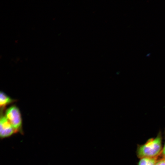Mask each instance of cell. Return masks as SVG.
I'll use <instances>...</instances> for the list:
<instances>
[{"label":"cell","mask_w":165,"mask_h":165,"mask_svg":"<svg viewBox=\"0 0 165 165\" xmlns=\"http://www.w3.org/2000/svg\"><path fill=\"white\" fill-rule=\"evenodd\" d=\"M162 140V132L160 130L156 137L148 139L144 144H138L136 151L137 157L140 159L160 155L163 148Z\"/></svg>","instance_id":"obj_1"},{"label":"cell","mask_w":165,"mask_h":165,"mask_svg":"<svg viewBox=\"0 0 165 165\" xmlns=\"http://www.w3.org/2000/svg\"><path fill=\"white\" fill-rule=\"evenodd\" d=\"M5 116L16 132L21 130V116L20 112L17 107L13 106L8 108L6 112Z\"/></svg>","instance_id":"obj_2"},{"label":"cell","mask_w":165,"mask_h":165,"mask_svg":"<svg viewBox=\"0 0 165 165\" xmlns=\"http://www.w3.org/2000/svg\"><path fill=\"white\" fill-rule=\"evenodd\" d=\"M16 131L6 117L1 116L0 120V136L1 138H4L12 135Z\"/></svg>","instance_id":"obj_3"},{"label":"cell","mask_w":165,"mask_h":165,"mask_svg":"<svg viewBox=\"0 0 165 165\" xmlns=\"http://www.w3.org/2000/svg\"><path fill=\"white\" fill-rule=\"evenodd\" d=\"M160 155L155 157H145L139 159L137 165H155Z\"/></svg>","instance_id":"obj_4"},{"label":"cell","mask_w":165,"mask_h":165,"mask_svg":"<svg viewBox=\"0 0 165 165\" xmlns=\"http://www.w3.org/2000/svg\"><path fill=\"white\" fill-rule=\"evenodd\" d=\"M14 101L3 92L0 93V106L1 108H4L6 105L12 103Z\"/></svg>","instance_id":"obj_5"},{"label":"cell","mask_w":165,"mask_h":165,"mask_svg":"<svg viewBox=\"0 0 165 165\" xmlns=\"http://www.w3.org/2000/svg\"><path fill=\"white\" fill-rule=\"evenodd\" d=\"M155 165H165V158L162 156L161 154Z\"/></svg>","instance_id":"obj_6"},{"label":"cell","mask_w":165,"mask_h":165,"mask_svg":"<svg viewBox=\"0 0 165 165\" xmlns=\"http://www.w3.org/2000/svg\"><path fill=\"white\" fill-rule=\"evenodd\" d=\"M164 143L161 153V156L165 158V129L164 132Z\"/></svg>","instance_id":"obj_7"}]
</instances>
